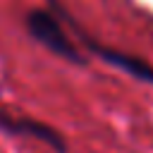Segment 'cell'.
Here are the masks:
<instances>
[{
  "mask_svg": "<svg viewBox=\"0 0 153 153\" xmlns=\"http://www.w3.org/2000/svg\"><path fill=\"white\" fill-rule=\"evenodd\" d=\"M81 41H84V45H86L91 53L100 55L105 62L117 65V67L124 69L127 74H131V76H136V79H141V81H151V84H153V67L146 65L143 60H139V57H134V55H127V53H120V50L103 48V45H98L96 41H91L88 36H84V33H81Z\"/></svg>",
  "mask_w": 153,
  "mask_h": 153,
  "instance_id": "cell-3",
  "label": "cell"
},
{
  "mask_svg": "<svg viewBox=\"0 0 153 153\" xmlns=\"http://www.w3.org/2000/svg\"><path fill=\"white\" fill-rule=\"evenodd\" d=\"M0 127L7 131V134H14V136H33V139H41L43 143L53 146L57 153H65L67 151V143L62 139V134L43 122H36V120H29V117H10L5 110H0Z\"/></svg>",
  "mask_w": 153,
  "mask_h": 153,
  "instance_id": "cell-2",
  "label": "cell"
},
{
  "mask_svg": "<svg viewBox=\"0 0 153 153\" xmlns=\"http://www.w3.org/2000/svg\"><path fill=\"white\" fill-rule=\"evenodd\" d=\"M26 29H29V33H31L38 43H43L50 53H55V55H60V57H65V60H69V62H76V65H84V62H86V60L79 55V50L72 45V41L67 38V33L62 31L60 22H57L50 12H45V10H31V12L26 14Z\"/></svg>",
  "mask_w": 153,
  "mask_h": 153,
  "instance_id": "cell-1",
  "label": "cell"
}]
</instances>
